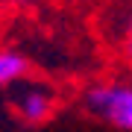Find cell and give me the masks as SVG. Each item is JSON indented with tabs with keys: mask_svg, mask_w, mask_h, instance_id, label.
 <instances>
[{
	"mask_svg": "<svg viewBox=\"0 0 132 132\" xmlns=\"http://www.w3.org/2000/svg\"><path fill=\"white\" fill-rule=\"evenodd\" d=\"M85 109L118 129H132V85L100 82L85 91Z\"/></svg>",
	"mask_w": 132,
	"mask_h": 132,
	"instance_id": "obj_1",
	"label": "cell"
},
{
	"mask_svg": "<svg viewBox=\"0 0 132 132\" xmlns=\"http://www.w3.org/2000/svg\"><path fill=\"white\" fill-rule=\"evenodd\" d=\"M15 109L27 123H41L53 112V91L41 88V85H29L15 97Z\"/></svg>",
	"mask_w": 132,
	"mask_h": 132,
	"instance_id": "obj_2",
	"label": "cell"
},
{
	"mask_svg": "<svg viewBox=\"0 0 132 132\" xmlns=\"http://www.w3.org/2000/svg\"><path fill=\"white\" fill-rule=\"evenodd\" d=\"M27 59L21 53H12V50H0V85H12L18 82L21 76L27 73Z\"/></svg>",
	"mask_w": 132,
	"mask_h": 132,
	"instance_id": "obj_3",
	"label": "cell"
},
{
	"mask_svg": "<svg viewBox=\"0 0 132 132\" xmlns=\"http://www.w3.org/2000/svg\"><path fill=\"white\" fill-rule=\"evenodd\" d=\"M126 56H129V62H132V38H129V44H126Z\"/></svg>",
	"mask_w": 132,
	"mask_h": 132,
	"instance_id": "obj_4",
	"label": "cell"
},
{
	"mask_svg": "<svg viewBox=\"0 0 132 132\" xmlns=\"http://www.w3.org/2000/svg\"><path fill=\"white\" fill-rule=\"evenodd\" d=\"M129 32H132V18H129Z\"/></svg>",
	"mask_w": 132,
	"mask_h": 132,
	"instance_id": "obj_5",
	"label": "cell"
}]
</instances>
